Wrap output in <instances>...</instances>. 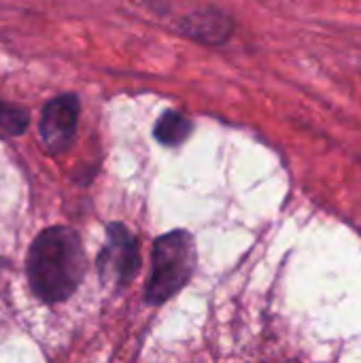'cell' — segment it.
I'll list each match as a JSON object with an SVG mask.
<instances>
[{"label":"cell","mask_w":361,"mask_h":363,"mask_svg":"<svg viewBox=\"0 0 361 363\" xmlns=\"http://www.w3.org/2000/svg\"><path fill=\"white\" fill-rule=\"evenodd\" d=\"M87 262L81 238L70 228L40 232L28 251V281L43 302H62L83 281Z\"/></svg>","instance_id":"1"},{"label":"cell","mask_w":361,"mask_h":363,"mask_svg":"<svg viewBox=\"0 0 361 363\" xmlns=\"http://www.w3.org/2000/svg\"><path fill=\"white\" fill-rule=\"evenodd\" d=\"M196 268V247L187 232H170L153 245V268L147 285V300L164 304L177 296L191 279Z\"/></svg>","instance_id":"2"},{"label":"cell","mask_w":361,"mask_h":363,"mask_svg":"<svg viewBox=\"0 0 361 363\" xmlns=\"http://www.w3.org/2000/svg\"><path fill=\"white\" fill-rule=\"evenodd\" d=\"M140 266V255L134 236L126 225L113 223L106 232V245L98 255L100 279L109 285L123 287L128 285Z\"/></svg>","instance_id":"3"},{"label":"cell","mask_w":361,"mask_h":363,"mask_svg":"<svg viewBox=\"0 0 361 363\" xmlns=\"http://www.w3.org/2000/svg\"><path fill=\"white\" fill-rule=\"evenodd\" d=\"M81 102L77 94H62L51 98L43 106L38 132L45 149L53 155L64 153L77 134V121H79Z\"/></svg>","instance_id":"4"},{"label":"cell","mask_w":361,"mask_h":363,"mask_svg":"<svg viewBox=\"0 0 361 363\" xmlns=\"http://www.w3.org/2000/svg\"><path fill=\"white\" fill-rule=\"evenodd\" d=\"M179 30L202 43V45H223L232 32H234V21L228 13L219 11V9H202V11H194L189 15H185L179 23Z\"/></svg>","instance_id":"5"},{"label":"cell","mask_w":361,"mask_h":363,"mask_svg":"<svg viewBox=\"0 0 361 363\" xmlns=\"http://www.w3.org/2000/svg\"><path fill=\"white\" fill-rule=\"evenodd\" d=\"M189 132H191V121L179 111H166L153 128V136L168 147L181 145L189 136Z\"/></svg>","instance_id":"6"},{"label":"cell","mask_w":361,"mask_h":363,"mask_svg":"<svg viewBox=\"0 0 361 363\" xmlns=\"http://www.w3.org/2000/svg\"><path fill=\"white\" fill-rule=\"evenodd\" d=\"M30 123V113L23 106L0 100V132L6 136H21Z\"/></svg>","instance_id":"7"}]
</instances>
